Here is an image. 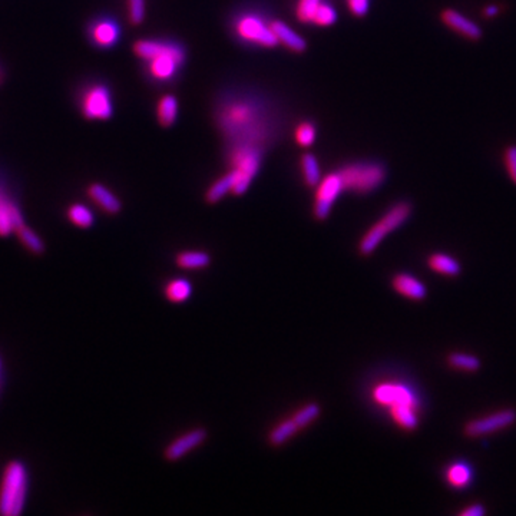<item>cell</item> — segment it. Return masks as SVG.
Here are the masks:
<instances>
[{
    "mask_svg": "<svg viewBox=\"0 0 516 516\" xmlns=\"http://www.w3.org/2000/svg\"><path fill=\"white\" fill-rule=\"evenodd\" d=\"M390 415L394 422L406 431H415L419 424L417 408L409 405H396L390 408Z\"/></svg>",
    "mask_w": 516,
    "mask_h": 516,
    "instance_id": "obj_21",
    "label": "cell"
},
{
    "mask_svg": "<svg viewBox=\"0 0 516 516\" xmlns=\"http://www.w3.org/2000/svg\"><path fill=\"white\" fill-rule=\"evenodd\" d=\"M373 398L383 406L409 405L417 408V399L408 387L394 383L379 385L373 390Z\"/></svg>",
    "mask_w": 516,
    "mask_h": 516,
    "instance_id": "obj_14",
    "label": "cell"
},
{
    "mask_svg": "<svg viewBox=\"0 0 516 516\" xmlns=\"http://www.w3.org/2000/svg\"><path fill=\"white\" fill-rule=\"evenodd\" d=\"M301 171H303V179L307 187H317V184L322 181L319 161L313 154L306 153L301 156Z\"/></svg>",
    "mask_w": 516,
    "mask_h": 516,
    "instance_id": "obj_26",
    "label": "cell"
},
{
    "mask_svg": "<svg viewBox=\"0 0 516 516\" xmlns=\"http://www.w3.org/2000/svg\"><path fill=\"white\" fill-rule=\"evenodd\" d=\"M322 413V408H320L317 403H308L305 408H301L296 415L293 417L294 422L298 424V426L301 429H305L308 425H312L317 417H320Z\"/></svg>",
    "mask_w": 516,
    "mask_h": 516,
    "instance_id": "obj_33",
    "label": "cell"
},
{
    "mask_svg": "<svg viewBox=\"0 0 516 516\" xmlns=\"http://www.w3.org/2000/svg\"><path fill=\"white\" fill-rule=\"evenodd\" d=\"M4 361H2V357H0V390H2V385H4Z\"/></svg>",
    "mask_w": 516,
    "mask_h": 516,
    "instance_id": "obj_40",
    "label": "cell"
},
{
    "mask_svg": "<svg viewBox=\"0 0 516 516\" xmlns=\"http://www.w3.org/2000/svg\"><path fill=\"white\" fill-rule=\"evenodd\" d=\"M219 130L223 131L231 144H253L263 148L270 134L267 114L263 105L254 100L231 99L221 105L217 114Z\"/></svg>",
    "mask_w": 516,
    "mask_h": 516,
    "instance_id": "obj_1",
    "label": "cell"
},
{
    "mask_svg": "<svg viewBox=\"0 0 516 516\" xmlns=\"http://www.w3.org/2000/svg\"><path fill=\"white\" fill-rule=\"evenodd\" d=\"M263 149L253 144H235L231 147L230 167L237 175L234 195H242L249 190L250 184L253 181L257 172L260 170Z\"/></svg>",
    "mask_w": 516,
    "mask_h": 516,
    "instance_id": "obj_4",
    "label": "cell"
},
{
    "mask_svg": "<svg viewBox=\"0 0 516 516\" xmlns=\"http://www.w3.org/2000/svg\"><path fill=\"white\" fill-rule=\"evenodd\" d=\"M207 436H209V432L202 429V427L194 429V431L188 432L186 435H182L181 438L175 439L174 442L170 443L165 452H163V456L168 462L179 461L181 457L188 455L191 450L202 445Z\"/></svg>",
    "mask_w": 516,
    "mask_h": 516,
    "instance_id": "obj_13",
    "label": "cell"
},
{
    "mask_svg": "<svg viewBox=\"0 0 516 516\" xmlns=\"http://www.w3.org/2000/svg\"><path fill=\"white\" fill-rule=\"evenodd\" d=\"M25 223L20 201L8 175L0 171V237L13 234Z\"/></svg>",
    "mask_w": 516,
    "mask_h": 516,
    "instance_id": "obj_6",
    "label": "cell"
},
{
    "mask_svg": "<svg viewBox=\"0 0 516 516\" xmlns=\"http://www.w3.org/2000/svg\"><path fill=\"white\" fill-rule=\"evenodd\" d=\"M186 60V51L177 44L165 42L160 52L154 56L148 62V71L153 78L158 81H168L174 78L179 67Z\"/></svg>",
    "mask_w": 516,
    "mask_h": 516,
    "instance_id": "obj_9",
    "label": "cell"
},
{
    "mask_svg": "<svg viewBox=\"0 0 516 516\" xmlns=\"http://www.w3.org/2000/svg\"><path fill=\"white\" fill-rule=\"evenodd\" d=\"M15 234L18 235L20 244L28 251H30V253L44 254V251H45V242H44V240L27 223H23L22 226H18Z\"/></svg>",
    "mask_w": 516,
    "mask_h": 516,
    "instance_id": "obj_23",
    "label": "cell"
},
{
    "mask_svg": "<svg viewBox=\"0 0 516 516\" xmlns=\"http://www.w3.org/2000/svg\"><path fill=\"white\" fill-rule=\"evenodd\" d=\"M343 191L345 188H343L342 179L337 171L326 175L317 184L316 201H314L313 212L319 221H324L327 217L330 216L331 207Z\"/></svg>",
    "mask_w": 516,
    "mask_h": 516,
    "instance_id": "obj_10",
    "label": "cell"
},
{
    "mask_svg": "<svg viewBox=\"0 0 516 516\" xmlns=\"http://www.w3.org/2000/svg\"><path fill=\"white\" fill-rule=\"evenodd\" d=\"M345 2H347V8L352 12V15L357 16V18L368 15L370 0H345Z\"/></svg>",
    "mask_w": 516,
    "mask_h": 516,
    "instance_id": "obj_37",
    "label": "cell"
},
{
    "mask_svg": "<svg viewBox=\"0 0 516 516\" xmlns=\"http://www.w3.org/2000/svg\"><path fill=\"white\" fill-rule=\"evenodd\" d=\"M410 214H412V205L406 201L394 204L375 226L369 228L368 233L361 238L359 244L361 256H370L390 233H393L401 224L408 221Z\"/></svg>",
    "mask_w": 516,
    "mask_h": 516,
    "instance_id": "obj_5",
    "label": "cell"
},
{
    "mask_svg": "<svg viewBox=\"0 0 516 516\" xmlns=\"http://www.w3.org/2000/svg\"><path fill=\"white\" fill-rule=\"evenodd\" d=\"M179 267L186 270H200V268L209 267L211 264V257L204 251H186L177 256Z\"/></svg>",
    "mask_w": 516,
    "mask_h": 516,
    "instance_id": "obj_25",
    "label": "cell"
},
{
    "mask_svg": "<svg viewBox=\"0 0 516 516\" xmlns=\"http://www.w3.org/2000/svg\"><path fill=\"white\" fill-rule=\"evenodd\" d=\"M147 6L146 0H128V19L131 25L138 27L146 19Z\"/></svg>",
    "mask_w": 516,
    "mask_h": 516,
    "instance_id": "obj_35",
    "label": "cell"
},
{
    "mask_svg": "<svg viewBox=\"0 0 516 516\" xmlns=\"http://www.w3.org/2000/svg\"><path fill=\"white\" fill-rule=\"evenodd\" d=\"M337 20V12L331 4L322 2L313 15L312 22L317 27L327 28L335 25Z\"/></svg>",
    "mask_w": 516,
    "mask_h": 516,
    "instance_id": "obj_31",
    "label": "cell"
},
{
    "mask_svg": "<svg viewBox=\"0 0 516 516\" xmlns=\"http://www.w3.org/2000/svg\"><path fill=\"white\" fill-rule=\"evenodd\" d=\"M322 2L323 0H298V6H296V16H298V20L303 23L312 22L313 15Z\"/></svg>",
    "mask_w": 516,
    "mask_h": 516,
    "instance_id": "obj_34",
    "label": "cell"
},
{
    "mask_svg": "<svg viewBox=\"0 0 516 516\" xmlns=\"http://www.w3.org/2000/svg\"><path fill=\"white\" fill-rule=\"evenodd\" d=\"M516 422V412L513 409H505L499 412L492 413L489 417L472 420L464 426V435L469 438H480L489 433L502 431Z\"/></svg>",
    "mask_w": 516,
    "mask_h": 516,
    "instance_id": "obj_11",
    "label": "cell"
},
{
    "mask_svg": "<svg viewBox=\"0 0 516 516\" xmlns=\"http://www.w3.org/2000/svg\"><path fill=\"white\" fill-rule=\"evenodd\" d=\"M446 480L453 488L468 487L472 480L471 469L464 464H452L446 472Z\"/></svg>",
    "mask_w": 516,
    "mask_h": 516,
    "instance_id": "obj_28",
    "label": "cell"
},
{
    "mask_svg": "<svg viewBox=\"0 0 516 516\" xmlns=\"http://www.w3.org/2000/svg\"><path fill=\"white\" fill-rule=\"evenodd\" d=\"M67 217L75 226L78 228H91L95 223V217H93V212L91 211L85 204H72L67 207Z\"/></svg>",
    "mask_w": 516,
    "mask_h": 516,
    "instance_id": "obj_24",
    "label": "cell"
},
{
    "mask_svg": "<svg viewBox=\"0 0 516 516\" xmlns=\"http://www.w3.org/2000/svg\"><path fill=\"white\" fill-rule=\"evenodd\" d=\"M429 267L433 270V272L439 273V274L449 275V277H455V275L461 273V264L457 263L455 258L450 256H446V254H432L427 260Z\"/></svg>",
    "mask_w": 516,
    "mask_h": 516,
    "instance_id": "obj_22",
    "label": "cell"
},
{
    "mask_svg": "<svg viewBox=\"0 0 516 516\" xmlns=\"http://www.w3.org/2000/svg\"><path fill=\"white\" fill-rule=\"evenodd\" d=\"M272 28L274 30L277 41H279V45L282 44L287 49H290L291 52L296 53L305 52L306 49H307V42H306L305 37L300 36L287 23L282 22V20H274V22H272Z\"/></svg>",
    "mask_w": 516,
    "mask_h": 516,
    "instance_id": "obj_17",
    "label": "cell"
},
{
    "mask_svg": "<svg viewBox=\"0 0 516 516\" xmlns=\"http://www.w3.org/2000/svg\"><path fill=\"white\" fill-rule=\"evenodd\" d=\"M316 127H314V123H308V121L298 123L296 130H294V139H296L298 146L303 147V148L312 147L313 144H314V141H316Z\"/></svg>",
    "mask_w": 516,
    "mask_h": 516,
    "instance_id": "obj_30",
    "label": "cell"
},
{
    "mask_svg": "<svg viewBox=\"0 0 516 516\" xmlns=\"http://www.w3.org/2000/svg\"><path fill=\"white\" fill-rule=\"evenodd\" d=\"M496 13H498V8H496V6H488V8L485 9V16H488V18H492V16L496 15Z\"/></svg>",
    "mask_w": 516,
    "mask_h": 516,
    "instance_id": "obj_39",
    "label": "cell"
},
{
    "mask_svg": "<svg viewBox=\"0 0 516 516\" xmlns=\"http://www.w3.org/2000/svg\"><path fill=\"white\" fill-rule=\"evenodd\" d=\"M179 116V100L174 95H163L156 105V119L161 127L170 128L174 125Z\"/></svg>",
    "mask_w": 516,
    "mask_h": 516,
    "instance_id": "obj_19",
    "label": "cell"
},
{
    "mask_svg": "<svg viewBox=\"0 0 516 516\" xmlns=\"http://www.w3.org/2000/svg\"><path fill=\"white\" fill-rule=\"evenodd\" d=\"M29 492V472L22 461L4 466L0 480V515L18 516L25 511Z\"/></svg>",
    "mask_w": 516,
    "mask_h": 516,
    "instance_id": "obj_2",
    "label": "cell"
},
{
    "mask_svg": "<svg viewBox=\"0 0 516 516\" xmlns=\"http://www.w3.org/2000/svg\"><path fill=\"white\" fill-rule=\"evenodd\" d=\"M86 194L88 197L95 202V204L99 207L100 210H104L105 212L108 214H118L123 209V204L121 201L116 197L115 194L112 193L109 188L102 186L99 182H93L88 188H86Z\"/></svg>",
    "mask_w": 516,
    "mask_h": 516,
    "instance_id": "obj_16",
    "label": "cell"
},
{
    "mask_svg": "<svg viewBox=\"0 0 516 516\" xmlns=\"http://www.w3.org/2000/svg\"><path fill=\"white\" fill-rule=\"evenodd\" d=\"M191 284L187 280H174L165 289V296L172 303H182L191 296Z\"/></svg>",
    "mask_w": 516,
    "mask_h": 516,
    "instance_id": "obj_29",
    "label": "cell"
},
{
    "mask_svg": "<svg viewBox=\"0 0 516 516\" xmlns=\"http://www.w3.org/2000/svg\"><path fill=\"white\" fill-rule=\"evenodd\" d=\"M4 69H2V67H0V83L4 82Z\"/></svg>",
    "mask_w": 516,
    "mask_h": 516,
    "instance_id": "obj_41",
    "label": "cell"
},
{
    "mask_svg": "<svg viewBox=\"0 0 516 516\" xmlns=\"http://www.w3.org/2000/svg\"><path fill=\"white\" fill-rule=\"evenodd\" d=\"M462 516H482L485 515V508L480 504H475V505L468 506V508L464 509L461 512Z\"/></svg>",
    "mask_w": 516,
    "mask_h": 516,
    "instance_id": "obj_38",
    "label": "cell"
},
{
    "mask_svg": "<svg viewBox=\"0 0 516 516\" xmlns=\"http://www.w3.org/2000/svg\"><path fill=\"white\" fill-rule=\"evenodd\" d=\"M88 37H90L91 44L97 48H114L121 37V28L112 19H97L88 28Z\"/></svg>",
    "mask_w": 516,
    "mask_h": 516,
    "instance_id": "obj_12",
    "label": "cell"
},
{
    "mask_svg": "<svg viewBox=\"0 0 516 516\" xmlns=\"http://www.w3.org/2000/svg\"><path fill=\"white\" fill-rule=\"evenodd\" d=\"M79 109L90 121H107L114 115L111 90L105 83H91L79 95Z\"/></svg>",
    "mask_w": 516,
    "mask_h": 516,
    "instance_id": "obj_7",
    "label": "cell"
},
{
    "mask_svg": "<svg viewBox=\"0 0 516 516\" xmlns=\"http://www.w3.org/2000/svg\"><path fill=\"white\" fill-rule=\"evenodd\" d=\"M298 432H300V427L298 424L294 422L293 417L289 420H284L279 426L274 427L270 435H268V442L272 443L273 446H282L290 441Z\"/></svg>",
    "mask_w": 516,
    "mask_h": 516,
    "instance_id": "obj_27",
    "label": "cell"
},
{
    "mask_svg": "<svg viewBox=\"0 0 516 516\" xmlns=\"http://www.w3.org/2000/svg\"><path fill=\"white\" fill-rule=\"evenodd\" d=\"M234 29L237 36L247 44H253L261 48H274L279 45L272 23L266 22L261 16L254 13L238 18Z\"/></svg>",
    "mask_w": 516,
    "mask_h": 516,
    "instance_id": "obj_8",
    "label": "cell"
},
{
    "mask_svg": "<svg viewBox=\"0 0 516 516\" xmlns=\"http://www.w3.org/2000/svg\"><path fill=\"white\" fill-rule=\"evenodd\" d=\"M504 161H505V167L508 170L509 177L516 184V146L508 147L505 149Z\"/></svg>",
    "mask_w": 516,
    "mask_h": 516,
    "instance_id": "obj_36",
    "label": "cell"
},
{
    "mask_svg": "<svg viewBox=\"0 0 516 516\" xmlns=\"http://www.w3.org/2000/svg\"><path fill=\"white\" fill-rule=\"evenodd\" d=\"M235 182H237V175L233 170H230L210 187L209 191L205 193V201L210 204H216L218 201L223 200L226 194L233 193Z\"/></svg>",
    "mask_w": 516,
    "mask_h": 516,
    "instance_id": "obj_20",
    "label": "cell"
},
{
    "mask_svg": "<svg viewBox=\"0 0 516 516\" xmlns=\"http://www.w3.org/2000/svg\"><path fill=\"white\" fill-rule=\"evenodd\" d=\"M441 18H442V22L445 23L446 27L450 28L453 32H456L461 36L466 37L469 41H480L482 37V29L475 22H472L471 19L466 18L457 11L445 9Z\"/></svg>",
    "mask_w": 516,
    "mask_h": 516,
    "instance_id": "obj_15",
    "label": "cell"
},
{
    "mask_svg": "<svg viewBox=\"0 0 516 516\" xmlns=\"http://www.w3.org/2000/svg\"><path fill=\"white\" fill-rule=\"evenodd\" d=\"M345 191L369 194L377 190L386 179V170L379 163H347L338 170Z\"/></svg>",
    "mask_w": 516,
    "mask_h": 516,
    "instance_id": "obj_3",
    "label": "cell"
},
{
    "mask_svg": "<svg viewBox=\"0 0 516 516\" xmlns=\"http://www.w3.org/2000/svg\"><path fill=\"white\" fill-rule=\"evenodd\" d=\"M392 284H393L394 290L401 296L410 298V300H424L426 298V287L412 275L398 274L394 277Z\"/></svg>",
    "mask_w": 516,
    "mask_h": 516,
    "instance_id": "obj_18",
    "label": "cell"
},
{
    "mask_svg": "<svg viewBox=\"0 0 516 516\" xmlns=\"http://www.w3.org/2000/svg\"><path fill=\"white\" fill-rule=\"evenodd\" d=\"M449 364L453 369L464 371H476L480 368V361L473 354L453 353L449 356Z\"/></svg>",
    "mask_w": 516,
    "mask_h": 516,
    "instance_id": "obj_32",
    "label": "cell"
}]
</instances>
